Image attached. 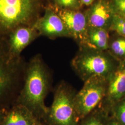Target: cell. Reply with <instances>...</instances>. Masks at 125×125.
I'll list each match as a JSON object with an SVG mask.
<instances>
[{
    "instance_id": "1",
    "label": "cell",
    "mask_w": 125,
    "mask_h": 125,
    "mask_svg": "<svg viewBox=\"0 0 125 125\" xmlns=\"http://www.w3.org/2000/svg\"><path fill=\"white\" fill-rule=\"evenodd\" d=\"M50 87L49 72L40 55L27 62L22 88L16 103L27 107L37 119L47 116L45 101Z\"/></svg>"
},
{
    "instance_id": "2",
    "label": "cell",
    "mask_w": 125,
    "mask_h": 125,
    "mask_svg": "<svg viewBox=\"0 0 125 125\" xmlns=\"http://www.w3.org/2000/svg\"><path fill=\"white\" fill-rule=\"evenodd\" d=\"M27 62L9 53L6 36L0 35V109L15 103L22 88Z\"/></svg>"
},
{
    "instance_id": "3",
    "label": "cell",
    "mask_w": 125,
    "mask_h": 125,
    "mask_svg": "<svg viewBox=\"0 0 125 125\" xmlns=\"http://www.w3.org/2000/svg\"><path fill=\"white\" fill-rule=\"evenodd\" d=\"M42 7V0H0V35L21 26H33Z\"/></svg>"
},
{
    "instance_id": "4",
    "label": "cell",
    "mask_w": 125,
    "mask_h": 125,
    "mask_svg": "<svg viewBox=\"0 0 125 125\" xmlns=\"http://www.w3.org/2000/svg\"><path fill=\"white\" fill-rule=\"evenodd\" d=\"M72 64L74 71L84 82L93 77L107 80L116 69L111 57L105 51L84 46H81Z\"/></svg>"
},
{
    "instance_id": "5",
    "label": "cell",
    "mask_w": 125,
    "mask_h": 125,
    "mask_svg": "<svg viewBox=\"0 0 125 125\" xmlns=\"http://www.w3.org/2000/svg\"><path fill=\"white\" fill-rule=\"evenodd\" d=\"M76 93L64 83L54 91L53 100L47 116L52 125H76L78 121L74 98Z\"/></svg>"
},
{
    "instance_id": "6",
    "label": "cell",
    "mask_w": 125,
    "mask_h": 125,
    "mask_svg": "<svg viewBox=\"0 0 125 125\" xmlns=\"http://www.w3.org/2000/svg\"><path fill=\"white\" fill-rule=\"evenodd\" d=\"M107 86V80L101 78L93 77L84 82L74 98L78 119L88 116L102 105L106 95Z\"/></svg>"
},
{
    "instance_id": "7",
    "label": "cell",
    "mask_w": 125,
    "mask_h": 125,
    "mask_svg": "<svg viewBox=\"0 0 125 125\" xmlns=\"http://www.w3.org/2000/svg\"><path fill=\"white\" fill-rule=\"evenodd\" d=\"M62 19L70 33L71 37L77 41L81 45L85 42L88 29L85 13L79 10L59 9L48 5Z\"/></svg>"
},
{
    "instance_id": "8",
    "label": "cell",
    "mask_w": 125,
    "mask_h": 125,
    "mask_svg": "<svg viewBox=\"0 0 125 125\" xmlns=\"http://www.w3.org/2000/svg\"><path fill=\"white\" fill-rule=\"evenodd\" d=\"M33 27L40 35L46 36L51 39L71 37L62 19L49 5L45 8L44 15L37 20Z\"/></svg>"
},
{
    "instance_id": "9",
    "label": "cell",
    "mask_w": 125,
    "mask_h": 125,
    "mask_svg": "<svg viewBox=\"0 0 125 125\" xmlns=\"http://www.w3.org/2000/svg\"><path fill=\"white\" fill-rule=\"evenodd\" d=\"M89 27L109 29L115 12L111 0H96L86 12Z\"/></svg>"
},
{
    "instance_id": "10",
    "label": "cell",
    "mask_w": 125,
    "mask_h": 125,
    "mask_svg": "<svg viewBox=\"0 0 125 125\" xmlns=\"http://www.w3.org/2000/svg\"><path fill=\"white\" fill-rule=\"evenodd\" d=\"M39 36L33 26L16 27L6 36L9 53L14 58L21 57L23 51Z\"/></svg>"
},
{
    "instance_id": "11",
    "label": "cell",
    "mask_w": 125,
    "mask_h": 125,
    "mask_svg": "<svg viewBox=\"0 0 125 125\" xmlns=\"http://www.w3.org/2000/svg\"><path fill=\"white\" fill-rule=\"evenodd\" d=\"M125 97V62L116 68L107 80V91L103 103L113 106Z\"/></svg>"
},
{
    "instance_id": "12",
    "label": "cell",
    "mask_w": 125,
    "mask_h": 125,
    "mask_svg": "<svg viewBox=\"0 0 125 125\" xmlns=\"http://www.w3.org/2000/svg\"><path fill=\"white\" fill-rule=\"evenodd\" d=\"M37 119L28 108L15 104L8 110L1 125H35Z\"/></svg>"
},
{
    "instance_id": "13",
    "label": "cell",
    "mask_w": 125,
    "mask_h": 125,
    "mask_svg": "<svg viewBox=\"0 0 125 125\" xmlns=\"http://www.w3.org/2000/svg\"><path fill=\"white\" fill-rule=\"evenodd\" d=\"M81 46L105 51L109 47V37L107 30L88 27L85 42Z\"/></svg>"
},
{
    "instance_id": "14",
    "label": "cell",
    "mask_w": 125,
    "mask_h": 125,
    "mask_svg": "<svg viewBox=\"0 0 125 125\" xmlns=\"http://www.w3.org/2000/svg\"><path fill=\"white\" fill-rule=\"evenodd\" d=\"M50 5L59 9L79 10L83 5L81 0H51Z\"/></svg>"
},
{
    "instance_id": "15",
    "label": "cell",
    "mask_w": 125,
    "mask_h": 125,
    "mask_svg": "<svg viewBox=\"0 0 125 125\" xmlns=\"http://www.w3.org/2000/svg\"><path fill=\"white\" fill-rule=\"evenodd\" d=\"M109 29L125 38V17L115 13Z\"/></svg>"
},
{
    "instance_id": "16",
    "label": "cell",
    "mask_w": 125,
    "mask_h": 125,
    "mask_svg": "<svg viewBox=\"0 0 125 125\" xmlns=\"http://www.w3.org/2000/svg\"><path fill=\"white\" fill-rule=\"evenodd\" d=\"M115 119L122 125H125V97L113 106Z\"/></svg>"
},
{
    "instance_id": "17",
    "label": "cell",
    "mask_w": 125,
    "mask_h": 125,
    "mask_svg": "<svg viewBox=\"0 0 125 125\" xmlns=\"http://www.w3.org/2000/svg\"><path fill=\"white\" fill-rule=\"evenodd\" d=\"M125 39H118L113 42L111 49L114 53L119 57L125 56Z\"/></svg>"
},
{
    "instance_id": "18",
    "label": "cell",
    "mask_w": 125,
    "mask_h": 125,
    "mask_svg": "<svg viewBox=\"0 0 125 125\" xmlns=\"http://www.w3.org/2000/svg\"><path fill=\"white\" fill-rule=\"evenodd\" d=\"M102 115L99 113L93 114L86 119L81 125H107Z\"/></svg>"
},
{
    "instance_id": "19",
    "label": "cell",
    "mask_w": 125,
    "mask_h": 125,
    "mask_svg": "<svg viewBox=\"0 0 125 125\" xmlns=\"http://www.w3.org/2000/svg\"><path fill=\"white\" fill-rule=\"evenodd\" d=\"M115 12L125 17V0H111Z\"/></svg>"
},
{
    "instance_id": "20",
    "label": "cell",
    "mask_w": 125,
    "mask_h": 125,
    "mask_svg": "<svg viewBox=\"0 0 125 125\" xmlns=\"http://www.w3.org/2000/svg\"><path fill=\"white\" fill-rule=\"evenodd\" d=\"M8 110L9 109L5 108L0 109V125H1V123L4 119Z\"/></svg>"
},
{
    "instance_id": "21",
    "label": "cell",
    "mask_w": 125,
    "mask_h": 125,
    "mask_svg": "<svg viewBox=\"0 0 125 125\" xmlns=\"http://www.w3.org/2000/svg\"><path fill=\"white\" fill-rule=\"evenodd\" d=\"M96 0H81L82 4L85 6H90Z\"/></svg>"
},
{
    "instance_id": "22",
    "label": "cell",
    "mask_w": 125,
    "mask_h": 125,
    "mask_svg": "<svg viewBox=\"0 0 125 125\" xmlns=\"http://www.w3.org/2000/svg\"><path fill=\"white\" fill-rule=\"evenodd\" d=\"M107 125H122L120 123H119L118 121L115 120H113L109 121L107 123Z\"/></svg>"
},
{
    "instance_id": "23",
    "label": "cell",
    "mask_w": 125,
    "mask_h": 125,
    "mask_svg": "<svg viewBox=\"0 0 125 125\" xmlns=\"http://www.w3.org/2000/svg\"><path fill=\"white\" fill-rule=\"evenodd\" d=\"M39 125V124H38V123H37V124H36V125Z\"/></svg>"
},
{
    "instance_id": "24",
    "label": "cell",
    "mask_w": 125,
    "mask_h": 125,
    "mask_svg": "<svg viewBox=\"0 0 125 125\" xmlns=\"http://www.w3.org/2000/svg\"></svg>"
}]
</instances>
